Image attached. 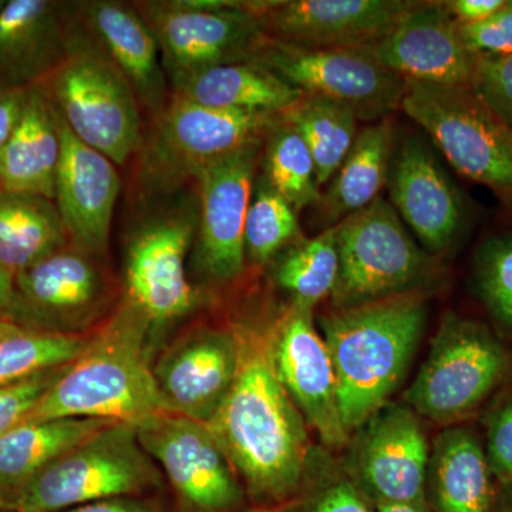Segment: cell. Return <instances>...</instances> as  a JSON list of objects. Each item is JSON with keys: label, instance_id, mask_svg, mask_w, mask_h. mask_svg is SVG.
Masks as SVG:
<instances>
[{"label": "cell", "instance_id": "19", "mask_svg": "<svg viewBox=\"0 0 512 512\" xmlns=\"http://www.w3.org/2000/svg\"><path fill=\"white\" fill-rule=\"evenodd\" d=\"M367 50L404 80L441 86H471L477 64L444 2H413L393 29Z\"/></svg>", "mask_w": 512, "mask_h": 512}, {"label": "cell", "instance_id": "10", "mask_svg": "<svg viewBox=\"0 0 512 512\" xmlns=\"http://www.w3.org/2000/svg\"><path fill=\"white\" fill-rule=\"evenodd\" d=\"M134 6L156 36L168 83L207 67L244 62L265 36L247 2L161 0Z\"/></svg>", "mask_w": 512, "mask_h": 512}, {"label": "cell", "instance_id": "7", "mask_svg": "<svg viewBox=\"0 0 512 512\" xmlns=\"http://www.w3.org/2000/svg\"><path fill=\"white\" fill-rule=\"evenodd\" d=\"M400 109L426 130L458 173L512 195V130L471 86L406 80Z\"/></svg>", "mask_w": 512, "mask_h": 512}, {"label": "cell", "instance_id": "2", "mask_svg": "<svg viewBox=\"0 0 512 512\" xmlns=\"http://www.w3.org/2000/svg\"><path fill=\"white\" fill-rule=\"evenodd\" d=\"M151 333L150 320L124 295L90 332L82 352L63 367L26 423L83 417L137 426L168 412L148 356Z\"/></svg>", "mask_w": 512, "mask_h": 512}, {"label": "cell", "instance_id": "35", "mask_svg": "<svg viewBox=\"0 0 512 512\" xmlns=\"http://www.w3.org/2000/svg\"><path fill=\"white\" fill-rule=\"evenodd\" d=\"M301 239L296 211L272 188L264 175H256L245 222L247 261L256 266L268 265Z\"/></svg>", "mask_w": 512, "mask_h": 512}, {"label": "cell", "instance_id": "20", "mask_svg": "<svg viewBox=\"0 0 512 512\" xmlns=\"http://www.w3.org/2000/svg\"><path fill=\"white\" fill-rule=\"evenodd\" d=\"M56 116L62 143L55 180L56 207L74 244L100 256L109 248L111 221L121 191L119 170Z\"/></svg>", "mask_w": 512, "mask_h": 512}, {"label": "cell", "instance_id": "25", "mask_svg": "<svg viewBox=\"0 0 512 512\" xmlns=\"http://www.w3.org/2000/svg\"><path fill=\"white\" fill-rule=\"evenodd\" d=\"M168 84L175 99L248 113L282 114L303 97L291 84L251 60L207 67Z\"/></svg>", "mask_w": 512, "mask_h": 512}, {"label": "cell", "instance_id": "27", "mask_svg": "<svg viewBox=\"0 0 512 512\" xmlns=\"http://www.w3.org/2000/svg\"><path fill=\"white\" fill-rule=\"evenodd\" d=\"M119 421L56 419L23 423L0 437V507L15 511L25 485L39 471L94 433Z\"/></svg>", "mask_w": 512, "mask_h": 512}, {"label": "cell", "instance_id": "22", "mask_svg": "<svg viewBox=\"0 0 512 512\" xmlns=\"http://www.w3.org/2000/svg\"><path fill=\"white\" fill-rule=\"evenodd\" d=\"M390 204L427 251L440 254L454 244L464 224L460 192L439 158L420 138H407L393 156Z\"/></svg>", "mask_w": 512, "mask_h": 512}, {"label": "cell", "instance_id": "1", "mask_svg": "<svg viewBox=\"0 0 512 512\" xmlns=\"http://www.w3.org/2000/svg\"><path fill=\"white\" fill-rule=\"evenodd\" d=\"M238 366L207 427L232 468L262 501L291 494L305 471V419L276 373L269 332L237 326Z\"/></svg>", "mask_w": 512, "mask_h": 512}, {"label": "cell", "instance_id": "40", "mask_svg": "<svg viewBox=\"0 0 512 512\" xmlns=\"http://www.w3.org/2000/svg\"><path fill=\"white\" fill-rule=\"evenodd\" d=\"M485 453L494 476L501 481H512V402L491 419Z\"/></svg>", "mask_w": 512, "mask_h": 512}, {"label": "cell", "instance_id": "4", "mask_svg": "<svg viewBox=\"0 0 512 512\" xmlns=\"http://www.w3.org/2000/svg\"><path fill=\"white\" fill-rule=\"evenodd\" d=\"M39 87L86 146L109 157L117 167L137 156L144 128L136 93L80 28L73 13L66 56Z\"/></svg>", "mask_w": 512, "mask_h": 512}, {"label": "cell", "instance_id": "8", "mask_svg": "<svg viewBox=\"0 0 512 512\" xmlns=\"http://www.w3.org/2000/svg\"><path fill=\"white\" fill-rule=\"evenodd\" d=\"M336 231L339 274L330 296L338 309L417 291L429 275V256L382 197L340 221Z\"/></svg>", "mask_w": 512, "mask_h": 512}, {"label": "cell", "instance_id": "28", "mask_svg": "<svg viewBox=\"0 0 512 512\" xmlns=\"http://www.w3.org/2000/svg\"><path fill=\"white\" fill-rule=\"evenodd\" d=\"M393 154L392 121L380 120L357 134L348 156L316 205L328 228L335 227L379 198L380 191L389 181Z\"/></svg>", "mask_w": 512, "mask_h": 512}, {"label": "cell", "instance_id": "29", "mask_svg": "<svg viewBox=\"0 0 512 512\" xmlns=\"http://www.w3.org/2000/svg\"><path fill=\"white\" fill-rule=\"evenodd\" d=\"M491 474L473 431L451 429L437 437L427 480L439 512H490Z\"/></svg>", "mask_w": 512, "mask_h": 512}, {"label": "cell", "instance_id": "15", "mask_svg": "<svg viewBox=\"0 0 512 512\" xmlns=\"http://www.w3.org/2000/svg\"><path fill=\"white\" fill-rule=\"evenodd\" d=\"M137 437L187 512H228L242 501L234 468L207 424L173 412L137 424Z\"/></svg>", "mask_w": 512, "mask_h": 512}, {"label": "cell", "instance_id": "14", "mask_svg": "<svg viewBox=\"0 0 512 512\" xmlns=\"http://www.w3.org/2000/svg\"><path fill=\"white\" fill-rule=\"evenodd\" d=\"M264 140L239 148L195 178L198 228L194 261L198 272L212 284L235 281L247 264L245 222Z\"/></svg>", "mask_w": 512, "mask_h": 512}, {"label": "cell", "instance_id": "32", "mask_svg": "<svg viewBox=\"0 0 512 512\" xmlns=\"http://www.w3.org/2000/svg\"><path fill=\"white\" fill-rule=\"evenodd\" d=\"M89 338L90 332H50L15 320H0V386L67 365Z\"/></svg>", "mask_w": 512, "mask_h": 512}, {"label": "cell", "instance_id": "46", "mask_svg": "<svg viewBox=\"0 0 512 512\" xmlns=\"http://www.w3.org/2000/svg\"><path fill=\"white\" fill-rule=\"evenodd\" d=\"M377 512H427L424 505L384 503L377 501Z\"/></svg>", "mask_w": 512, "mask_h": 512}, {"label": "cell", "instance_id": "34", "mask_svg": "<svg viewBox=\"0 0 512 512\" xmlns=\"http://www.w3.org/2000/svg\"><path fill=\"white\" fill-rule=\"evenodd\" d=\"M261 164L262 175L293 210L319 204L322 192L311 150L301 133L284 119L266 133Z\"/></svg>", "mask_w": 512, "mask_h": 512}, {"label": "cell", "instance_id": "13", "mask_svg": "<svg viewBox=\"0 0 512 512\" xmlns=\"http://www.w3.org/2000/svg\"><path fill=\"white\" fill-rule=\"evenodd\" d=\"M109 302V284L96 255L70 241L16 276L9 319L80 335L89 333Z\"/></svg>", "mask_w": 512, "mask_h": 512}, {"label": "cell", "instance_id": "37", "mask_svg": "<svg viewBox=\"0 0 512 512\" xmlns=\"http://www.w3.org/2000/svg\"><path fill=\"white\" fill-rule=\"evenodd\" d=\"M471 89L512 130V53L478 57Z\"/></svg>", "mask_w": 512, "mask_h": 512}, {"label": "cell", "instance_id": "9", "mask_svg": "<svg viewBox=\"0 0 512 512\" xmlns=\"http://www.w3.org/2000/svg\"><path fill=\"white\" fill-rule=\"evenodd\" d=\"M302 92L348 107L359 121L387 119L402 104L406 80L367 49H308L264 36L249 59Z\"/></svg>", "mask_w": 512, "mask_h": 512}, {"label": "cell", "instance_id": "6", "mask_svg": "<svg viewBox=\"0 0 512 512\" xmlns=\"http://www.w3.org/2000/svg\"><path fill=\"white\" fill-rule=\"evenodd\" d=\"M160 483L136 426L111 423L70 448L23 488L16 512H64L117 497H136Z\"/></svg>", "mask_w": 512, "mask_h": 512}, {"label": "cell", "instance_id": "41", "mask_svg": "<svg viewBox=\"0 0 512 512\" xmlns=\"http://www.w3.org/2000/svg\"><path fill=\"white\" fill-rule=\"evenodd\" d=\"M309 512H372L359 491L349 483H339L320 495Z\"/></svg>", "mask_w": 512, "mask_h": 512}, {"label": "cell", "instance_id": "45", "mask_svg": "<svg viewBox=\"0 0 512 512\" xmlns=\"http://www.w3.org/2000/svg\"><path fill=\"white\" fill-rule=\"evenodd\" d=\"M13 281L15 279L0 268V320L9 319L13 302Z\"/></svg>", "mask_w": 512, "mask_h": 512}, {"label": "cell", "instance_id": "5", "mask_svg": "<svg viewBox=\"0 0 512 512\" xmlns=\"http://www.w3.org/2000/svg\"><path fill=\"white\" fill-rule=\"evenodd\" d=\"M281 120L282 114L211 109L171 97L144 133L138 188L146 195L173 194L211 164L264 140Z\"/></svg>", "mask_w": 512, "mask_h": 512}, {"label": "cell", "instance_id": "12", "mask_svg": "<svg viewBox=\"0 0 512 512\" xmlns=\"http://www.w3.org/2000/svg\"><path fill=\"white\" fill-rule=\"evenodd\" d=\"M198 228V197L148 215L131 232L126 249V293L154 330L192 311L197 293L187 275V256Z\"/></svg>", "mask_w": 512, "mask_h": 512}, {"label": "cell", "instance_id": "23", "mask_svg": "<svg viewBox=\"0 0 512 512\" xmlns=\"http://www.w3.org/2000/svg\"><path fill=\"white\" fill-rule=\"evenodd\" d=\"M357 463L377 501L424 505L429 444L412 409L386 404L367 421Z\"/></svg>", "mask_w": 512, "mask_h": 512}, {"label": "cell", "instance_id": "24", "mask_svg": "<svg viewBox=\"0 0 512 512\" xmlns=\"http://www.w3.org/2000/svg\"><path fill=\"white\" fill-rule=\"evenodd\" d=\"M70 3L0 0V89L45 82L67 53Z\"/></svg>", "mask_w": 512, "mask_h": 512}, {"label": "cell", "instance_id": "16", "mask_svg": "<svg viewBox=\"0 0 512 512\" xmlns=\"http://www.w3.org/2000/svg\"><path fill=\"white\" fill-rule=\"evenodd\" d=\"M413 0H256L247 8L266 36L308 49H369Z\"/></svg>", "mask_w": 512, "mask_h": 512}, {"label": "cell", "instance_id": "36", "mask_svg": "<svg viewBox=\"0 0 512 512\" xmlns=\"http://www.w3.org/2000/svg\"><path fill=\"white\" fill-rule=\"evenodd\" d=\"M476 274L488 308L512 328V234L484 244L477 256Z\"/></svg>", "mask_w": 512, "mask_h": 512}, {"label": "cell", "instance_id": "43", "mask_svg": "<svg viewBox=\"0 0 512 512\" xmlns=\"http://www.w3.org/2000/svg\"><path fill=\"white\" fill-rule=\"evenodd\" d=\"M504 3L505 0H451L444 6L458 25H473L490 18Z\"/></svg>", "mask_w": 512, "mask_h": 512}, {"label": "cell", "instance_id": "39", "mask_svg": "<svg viewBox=\"0 0 512 512\" xmlns=\"http://www.w3.org/2000/svg\"><path fill=\"white\" fill-rule=\"evenodd\" d=\"M458 33L468 52L477 59L511 55L512 0H505L503 8L490 18L473 25H458Z\"/></svg>", "mask_w": 512, "mask_h": 512}, {"label": "cell", "instance_id": "44", "mask_svg": "<svg viewBox=\"0 0 512 512\" xmlns=\"http://www.w3.org/2000/svg\"><path fill=\"white\" fill-rule=\"evenodd\" d=\"M64 512H157L151 505L134 497H117L82 505Z\"/></svg>", "mask_w": 512, "mask_h": 512}, {"label": "cell", "instance_id": "47", "mask_svg": "<svg viewBox=\"0 0 512 512\" xmlns=\"http://www.w3.org/2000/svg\"><path fill=\"white\" fill-rule=\"evenodd\" d=\"M245 512H288V507H262L256 510H249Z\"/></svg>", "mask_w": 512, "mask_h": 512}, {"label": "cell", "instance_id": "18", "mask_svg": "<svg viewBox=\"0 0 512 512\" xmlns=\"http://www.w3.org/2000/svg\"><path fill=\"white\" fill-rule=\"evenodd\" d=\"M238 366L234 329H192L153 365L158 393L168 412L207 424L221 406Z\"/></svg>", "mask_w": 512, "mask_h": 512}, {"label": "cell", "instance_id": "26", "mask_svg": "<svg viewBox=\"0 0 512 512\" xmlns=\"http://www.w3.org/2000/svg\"><path fill=\"white\" fill-rule=\"evenodd\" d=\"M60 151L56 111L43 90L32 87L18 126L0 151V191L55 201Z\"/></svg>", "mask_w": 512, "mask_h": 512}, {"label": "cell", "instance_id": "30", "mask_svg": "<svg viewBox=\"0 0 512 512\" xmlns=\"http://www.w3.org/2000/svg\"><path fill=\"white\" fill-rule=\"evenodd\" d=\"M70 241L55 201L0 191V268L13 279Z\"/></svg>", "mask_w": 512, "mask_h": 512}, {"label": "cell", "instance_id": "33", "mask_svg": "<svg viewBox=\"0 0 512 512\" xmlns=\"http://www.w3.org/2000/svg\"><path fill=\"white\" fill-rule=\"evenodd\" d=\"M339 274L338 231L326 228L312 239L286 248L276 261L275 279L292 296L293 305L315 308L332 295Z\"/></svg>", "mask_w": 512, "mask_h": 512}, {"label": "cell", "instance_id": "11", "mask_svg": "<svg viewBox=\"0 0 512 512\" xmlns=\"http://www.w3.org/2000/svg\"><path fill=\"white\" fill-rule=\"evenodd\" d=\"M507 355L490 330L448 313L426 362L407 392L414 413L436 423L467 416L497 386Z\"/></svg>", "mask_w": 512, "mask_h": 512}, {"label": "cell", "instance_id": "21", "mask_svg": "<svg viewBox=\"0 0 512 512\" xmlns=\"http://www.w3.org/2000/svg\"><path fill=\"white\" fill-rule=\"evenodd\" d=\"M73 18L130 83L141 109L157 117L171 99L153 30L134 6L117 0L72 3Z\"/></svg>", "mask_w": 512, "mask_h": 512}, {"label": "cell", "instance_id": "17", "mask_svg": "<svg viewBox=\"0 0 512 512\" xmlns=\"http://www.w3.org/2000/svg\"><path fill=\"white\" fill-rule=\"evenodd\" d=\"M312 312L292 303L269 332L272 356L276 373L303 419L323 443L340 447L349 433L340 419L332 360Z\"/></svg>", "mask_w": 512, "mask_h": 512}, {"label": "cell", "instance_id": "38", "mask_svg": "<svg viewBox=\"0 0 512 512\" xmlns=\"http://www.w3.org/2000/svg\"><path fill=\"white\" fill-rule=\"evenodd\" d=\"M64 366L0 386V437L26 423Z\"/></svg>", "mask_w": 512, "mask_h": 512}, {"label": "cell", "instance_id": "31", "mask_svg": "<svg viewBox=\"0 0 512 512\" xmlns=\"http://www.w3.org/2000/svg\"><path fill=\"white\" fill-rule=\"evenodd\" d=\"M282 119L301 133L315 160L319 188L330 183L348 156L357 137L355 114L336 103L318 96H303Z\"/></svg>", "mask_w": 512, "mask_h": 512}, {"label": "cell", "instance_id": "42", "mask_svg": "<svg viewBox=\"0 0 512 512\" xmlns=\"http://www.w3.org/2000/svg\"><path fill=\"white\" fill-rule=\"evenodd\" d=\"M29 90L0 89V151L18 126Z\"/></svg>", "mask_w": 512, "mask_h": 512}, {"label": "cell", "instance_id": "3", "mask_svg": "<svg viewBox=\"0 0 512 512\" xmlns=\"http://www.w3.org/2000/svg\"><path fill=\"white\" fill-rule=\"evenodd\" d=\"M426 299L400 293L320 319L346 431L365 426L397 389L426 328Z\"/></svg>", "mask_w": 512, "mask_h": 512}]
</instances>
